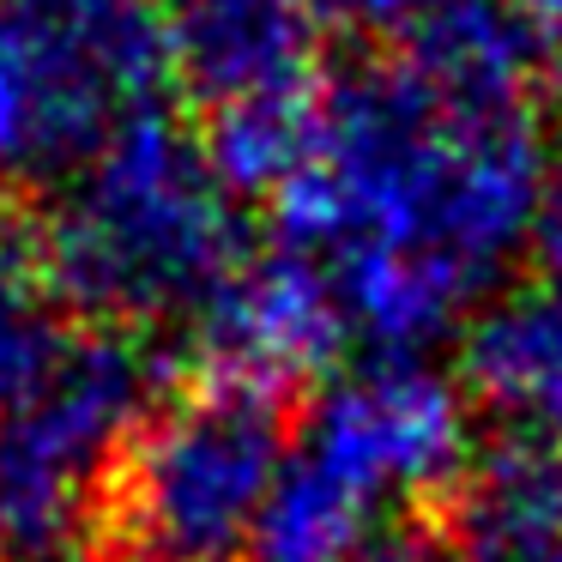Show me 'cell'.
Instances as JSON below:
<instances>
[{
    "mask_svg": "<svg viewBox=\"0 0 562 562\" xmlns=\"http://www.w3.org/2000/svg\"><path fill=\"white\" fill-rule=\"evenodd\" d=\"M538 164L532 110L448 103L400 61L357 67L321 91L315 151L272 200L279 248L321 272L351 345L412 363L532 248Z\"/></svg>",
    "mask_w": 562,
    "mask_h": 562,
    "instance_id": "1",
    "label": "cell"
},
{
    "mask_svg": "<svg viewBox=\"0 0 562 562\" xmlns=\"http://www.w3.org/2000/svg\"><path fill=\"white\" fill-rule=\"evenodd\" d=\"M37 243L61 308L110 333L200 315L255 255L243 200L218 182L200 134L164 110L55 182Z\"/></svg>",
    "mask_w": 562,
    "mask_h": 562,
    "instance_id": "2",
    "label": "cell"
},
{
    "mask_svg": "<svg viewBox=\"0 0 562 562\" xmlns=\"http://www.w3.org/2000/svg\"><path fill=\"white\" fill-rule=\"evenodd\" d=\"M472 477V412L453 381L412 363L339 375L284 453L248 562H351L405 508Z\"/></svg>",
    "mask_w": 562,
    "mask_h": 562,
    "instance_id": "3",
    "label": "cell"
},
{
    "mask_svg": "<svg viewBox=\"0 0 562 562\" xmlns=\"http://www.w3.org/2000/svg\"><path fill=\"white\" fill-rule=\"evenodd\" d=\"M158 369L134 333L91 327L0 405V562H91L115 538V502Z\"/></svg>",
    "mask_w": 562,
    "mask_h": 562,
    "instance_id": "4",
    "label": "cell"
},
{
    "mask_svg": "<svg viewBox=\"0 0 562 562\" xmlns=\"http://www.w3.org/2000/svg\"><path fill=\"white\" fill-rule=\"evenodd\" d=\"M170 79L164 0H0V176L67 182Z\"/></svg>",
    "mask_w": 562,
    "mask_h": 562,
    "instance_id": "5",
    "label": "cell"
},
{
    "mask_svg": "<svg viewBox=\"0 0 562 562\" xmlns=\"http://www.w3.org/2000/svg\"><path fill=\"white\" fill-rule=\"evenodd\" d=\"M291 436L284 393L200 369L139 424L115 538L139 562H248Z\"/></svg>",
    "mask_w": 562,
    "mask_h": 562,
    "instance_id": "6",
    "label": "cell"
},
{
    "mask_svg": "<svg viewBox=\"0 0 562 562\" xmlns=\"http://www.w3.org/2000/svg\"><path fill=\"white\" fill-rule=\"evenodd\" d=\"M194 339L206 351V375L255 381L291 400V387L327 375L345 351L339 308H333L321 272L291 248H255L224 279V291L194 315Z\"/></svg>",
    "mask_w": 562,
    "mask_h": 562,
    "instance_id": "7",
    "label": "cell"
},
{
    "mask_svg": "<svg viewBox=\"0 0 562 562\" xmlns=\"http://www.w3.org/2000/svg\"><path fill=\"white\" fill-rule=\"evenodd\" d=\"M170 67L212 110L315 91L327 13L315 0H164Z\"/></svg>",
    "mask_w": 562,
    "mask_h": 562,
    "instance_id": "8",
    "label": "cell"
},
{
    "mask_svg": "<svg viewBox=\"0 0 562 562\" xmlns=\"http://www.w3.org/2000/svg\"><path fill=\"white\" fill-rule=\"evenodd\" d=\"M557 61L520 0H429L400 43L405 74L472 110H532Z\"/></svg>",
    "mask_w": 562,
    "mask_h": 562,
    "instance_id": "9",
    "label": "cell"
},
{
    "mask_svg": "<svg viewBox=\"0 0 562 562\" xmlns=\"http://www.w3.org/2000/svg\"><path fill=\"white\" fill-rule=\"evenodd\" d=\"M460 363L490 417L562 453V279L496 296L465 333Z\"/></svg>",
    "mask_w": 562,
    "mask_h": 562,
    "instance_id": "10",
    "label": "cell"
},
{
    "mask_svg": "<svg viewBox=\"0 0 562 562\" xmlns=\"http://www.w3.org/2000/svg\"><path fill=\"white\" fill-rule=\"evenodd\" d=\"M315 134H321V91H296V98H255L212 110L200 146H206L218 182L236 200H279L303 176Z\"/></svg>",
    "mask_w": 562,
    "mask_h": 562,
    "instance_id": "11",
    "label": "cell"
},
{
    "mask_svg": "<svg viewBox=\"0 0 562 562\" xmlns=\"http://www.w3.org/2000/svg\"><path fill=\"white\" fill-rule=\"evenodd\" d=\"M67 339L74 333L61 327V296L37 231L0 212V405H13L37 375H49Z\"/></svg>",
    "mask_w": 562,
    "mask_h": 562,
    "instance_id": "12",
    "label": "cell"
},
{
    "mask_svg": "<svg viewBox=\"0 0 562 562\" xmlns=\"http://www.w3.org/2000/svg\"><path fill=\"white\" fill-rule=\"evenodd\" d=\"M532 255L550 279H562V127L544 139L538 164V206H532Z\"/></svg>",
    "mask_w": 562,
    "mask_h": 562,
    "instance_id": "13",
    "label": "cell"
},
{
    "mask_svg": "<svg viewBox=\"0 0 562 562\" xmlns=\"http://www.w3.org/2000/svg\"><path fill=\"white\" fill-rule=\"evenodd\" d=\"M351 562H460V538H448L441 526H424V520H400L363 544Z\"/></svg>",
    "mask_w": 562,
    "mask_h": 562,
    "instance_id": "14",
    "label": "cell"
},
{
    "mask_svg": "<svg viewBox=\"0 0 562 562\" xmlns=\"http://www.w3.org/2000/svg\"><path fill=\"white\" fill-rule=\"evenodd\" d=\"M424 7L429 0H321L327 25H351L363 37H393V43H405V31L424 19Z\"/></svg>",
    "mask_w": 562,
    "mask_h": 562,
    "instance_id": "15",
    "label": "cell"
},
{
    "mask_svg": "<svg viewBox=\"0 0 562 562\" xmlns=\"http://www.w3.org/2000/svg\"><path fill=\"white\" fill-rule=\"evenodd\" d=\"M520 7H526V19L538 25V37L562 55V0H520Z\"/></svg>",
    "mask_w": 562,
    "mask_h": 562,
    "instance_id": "16",
    "label": "cell"
},
{
    "mask_svg": "<svg viewBox=\"0 0 562 562\" xmlns=\"http://www.w3.org/2000/svg\"><path fill=\"white\" fill-rule=\"evenodd\" d=\"M315 7H321V0H315Z\"/></svg>",
    "mask_w": 562,
    "mask_h": 562,
    "instance_id": "17",
    "label": "cell"
}]
</instances>
